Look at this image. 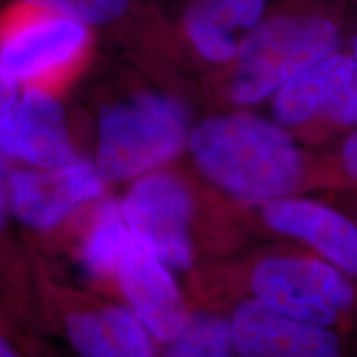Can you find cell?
<instances>
[{"instance_id":"6da1fadb","label":"cell","mask_w":357,"mask_h":357,"mask_svg":"<svg viewBox=\"0 0 357 357\" xmlns=\"http://www.w3.org/2000/svg\"><path fill=\"white\" fill-rule=\"evenodd\" d=\"M194 164L240 202L288 197L305 176V158L280 124L248 113L211 116L190 129Z\"/></svg>"},{"instance_id":"7a4b0ae2","label":"cell","mask_w":357,"mask_h":357,"mask_svg":"<svg viewBox=\"0 0 357 357\" xmlns=\"http://www.w3.org/2000/svg\"><path fill=\"white\" fill-rule=\"evenodd\" d=\"M189 134L187 111L176 98L136 93L101 109L95 162L108 184L132 182L176 159Z\"/></svg>"},{"instance_id":"3957f363","label":"cell","mask_w":357,"mask_h":357,"mask_svg":"<svg viewBox=\"0 0 357 357\" xmlns=\"http://www.w3.org/2000/svg\"><path fill=\"white\" fill-rule=\"evenodd\" d=\"M337 48V26L324 17L288 13L260 22L240 42L229 98L257 105Z\"/></svg>"},{"instance_id":"277c9868","label":"cell","mask_w":357,"mask_h":357,"mask_svg":"<svg viewBox=\"0 0 357 357\" xmlns=\"http://www.w3.org/2000/svg\"><path fill=\"white\" fill-rule=\"evenodd\" d=\"M91 47L89 25L22 3L0 20V71L19 86H40L75 68Z\"/></svg>"},{"instance_id":"5b68a950","label":"cell","mask_w":357,"mask_h":357,"mask_svg":"<svg viewBox=\"0 0 357 357\" xmlns=\"http://www.w3.org/2000/svg\"><path fill=\"white\" fill-rule=\"evenodd\" d=\"M250 289L281 314L323 328H334L356 303L349 275L311 257L265 258L250 275Z\"/></svg>"},{"instance_id":"8992f818","label":"cell","mask_w":357,"mask_h":357,"mask_svg":"<svg viewBox=\"0 0 357 357\" xmlns=\"http://www.w3.org/2000/svg\"><path fill=\"white\" fill-rule=\"evenodd\" d=\"M121 208L137 242L172 271L189 270L195 257V204L184 178L164 169L134 178L121 199Z\"/></svg>"},{"instance_id":"52a82bcc","label":"cell","mask_w":357,"mask_h":357,"mask_svg":"<svg viewBox=\"0 0 357 357\" xmlns=\"http://www.w3.org/2000/svg\"><path fill=\"white\" fill-rule=\"evenodd\" d=\"M106 185L95 159L84 155L60 167L19 166L10 172V212L26 229L47 234L102 200Z\"/></svg>"},{"instance_id":"ba28073f","label":"cell","mask_w":357,"mask_h":357,"mask_svg":"<svg viewBox=\"0 0 357 357\" xmlns=\"http://www.w3.org/2000/svg\"><path fill=\"white\" fill-rule=\"evenodd\" d=\"M0 153L10 162L42 169L78 158L63 105L47 88L26 86L0 116Z\"/></svg>"},{"instance_id":"9c48e42d","label":"cell","mask_w":357,"mask_h":357,"mask_svg":"<svg viewBox=\"0 0 357 357\" xmlns=\"http://www.w3.org/2000/svg\"><path fill=\"white\" fill-rule=\"evenodd\" d=\"M273 116L293 128L321 118L337 126L357 124V60L333 53L273 95Z\"/></svg>"},{"instance_id":"30bf717a","label":"cell","mask_w":357,"mask_h":357,"mask_svg":"<svg viewBox=\"0 0 357 357\" xmlns=\"http://www.w3.org/2000/svg\"><path fill=\"white\" fill-rule=\"evenodd\" d=\"M113 280L123 293L126 306L160 346L171 342L185 328L187 310L172 270L151 250L129 235Z\"/></svg>"},{"instance_id":"8fae6325","label":"cell","mask_w":357,"mask_h":357,"mask_svg":"<svg viewBox=\"0 0 357 357\" xmlns=\"http://www.w3.org/2000/svg\"><path fill=\"white\" fill-rule=\"evenodd\" d=\"M230 326L236 357H346L333 328L288 318L257 298L235 307Z\"/></svg>"},{"instance_id":"7c38bea8","label":"cell","mask_w":357,"mask_h":357,"mask_svg":"<svg viewBox=\"0 0 357 357\" xmlns=\"http://www.w3.org/2000/svg\"><path fill=\"white\" fill-rule=\"evenodd\" d=\"M271 230L311 245L326 261L357 276V225L334 208L307 199L281 197L263 204Z\"/></svg>"},{"instance_id":"4fadbf2b","label":"cell","mask_w":357,"mask_h":357,"mask_svg":"<svg viewBox=\"0 0 357 357\" xmlns=\"http://www.w3.org/2000/svg\"><path fill=\"white\" fill-rule=\"evenodd\" d=\"M63 333L79 357H158V342L128 306L71 311Z\"/></svg>"},{"instance_id":"5bb4252c","label":"cell","mask_w":357,"mask_h":357,"mask_svg":"<svg viewBox=\"0 0 357 357\" xmlns=\"http://www.w3.org/2000/svg\"><path fill=\"white\" fill-rule=\"evenodd\" d=\"M129 235L121 200H100L79 247L82 266L93 278H113Z\"/></svg>"},{"instance_id":"9a60e30c","label":"cell","mask_w":357,"mask_h":357,"mask_svg":"<svg viewBox=\"0 0 357 357\" xmlns=\"http://www.w3.org/2000/svg\"><path fill=\"white\" fill-rule=\"evenodd\" d=\"M184 29L195 50L207 61L222 65L235 60L240 47L236 29L207 0H190L187 3Z\"/></svg>"},{"instance_id":"2e32d148","label":"cell","mask_w":357,"mask_h":357,"mask_svg":"<svg viewBox=\"0 0 357 357\" xmlns=\"http://www.w3.org/2000/svg\"><path fill=\"white\" fill-rule=\"evenodd\" d=\"M160 357H236L230 318L190 312L185 328L164 344Z\"/></svg>"},{"instance_id":"e0dca14e","label":"cell","mask_w":357,"mask_h":357,"mask_svg":"<svg viewBox=\"0 0 357 357\" xmlns=\"http://www.w3.org/2000/svg\"><path fill=\"white\" fill-rule=\"evenodd\" d=\"M29 6L63 13L89 26L108 25L126 12L129 0H20Z\"/></svg>"},{"instance_id":"ac0fdd59","label":"cell","mask_w":357,"mask_h":357,"mask_svg":"<svg viewBox=\"0 0 357 357\" xmlns=\"http://www.w3.org/2000/svg\"><path fill=\"white\" fill-rule=\"evenodd\" d=\"M236 30H252L260 24L266 0H207Z\"/></svg>"},{"instance_id":"d6986e66","label":"cell","mask_w":357,"mask_h":357,"mask_svg":"<svg viewBox=\"0 0 357 357\" xmlns=\"http://www.w3.org/2000/svg\"><path fill=\"white\" fill-rule=\"evenodd\" d=\"M10 160L0 153V231L7 225L10 212Z\"/></svg>"},{"instance_id":"ffe728a7","label":"cell","mask_w":357,"mask_h":357,"mask_svg":"<svg viewBox=\"0 0 357 357\" xmlns=\"http://www.w3.org/2000/svg\"><path fill=\"white\" fill-rule=\"evenodd\" d=\"M341 164L347 176L357 182V131L341 147Z\"/></svg>"},{"instance_id":"44dd1931","label":"cell","mask_w":357,"mask_h":357,"mask_svg":"<svg viewBox=\"0 0 357 357\" xmlns=\"http://www.w3.org/2000/svg\"><path fill=\"white\" fill-rule=\"evenodd\" d=\"M19 98V84L0 71V116L10 108Z\"/></svg>"},{"instance_id":"7402d4cb","label":"cell","mask_w":357,"mask_h":357,"mask_svg":"<svg viewBox=\"0 0 357 357\" xmlns=\"http://www.w3.org/2000/svg\"><path fill=\"white\" fill-rule=\"evenodd\" d=\"M0 357H26L20 349L13 346L12 341H8L6 336L0 334Z\"/></svg>"},{"instance_id":"603a6c76","label":"cell","mask_w":357,"mask_h":357,"mask_svg":"<svg viewBox=\"0 0 357 357\" xmlns=\"http://www.w3.org/2000/svg\"><path fill=\"white\" fill-rule=\"evenodd\" d=\"M352 50H354V58L357 60V35L354 37V40H352Z\"/></svg>"}]
</instances>
